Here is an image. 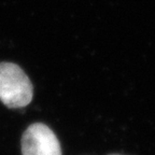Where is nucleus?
<instances>
[{
    "label": "nucleus",
    "mask_w": 155,
    "mask_h": 155,
    "mask_svg": "<svg viewBox=\"0 0 155 155\" xmlns=\"http://www.w3.org/2000/svg\"><path fill=\"white\" fill-rule=\"evenodd\" d=\"M34 97L31 81L16 64L0 63V100L10 109L28 106Z\"/></svg>",
    "instance_id": "obj_1"
},
{
    "label": "nucleus",
    "mask_w": 155,
    "mask_h": 155,
    "mask_svg": "<svg viewBox=\"0 0 155 155\" xmlns=\"http://www.w3.org/2000/svg\"><path fill=\"white\" fill-rule=\"evenodd\" d=\"M21 145L23 155H61L58 138L43 123L28 126L22 136Z\"/></svg>",
    "instance_id": "obj_2"
},
{
    "label": "nucleus",
    "mask_w": 155,
    "mask_h": 155,
    "mask_svg": "<svg viewBox=\"0 0 155 155\" xmlns=\"http://www.w3.org/2000/svg\"><path fill=\"white\" fill-rule=\"evenodd\" d=\"M109 155H122V154H109Z\"/></svg>",
    "instance_id": "obj_3"
}]
</instances>
